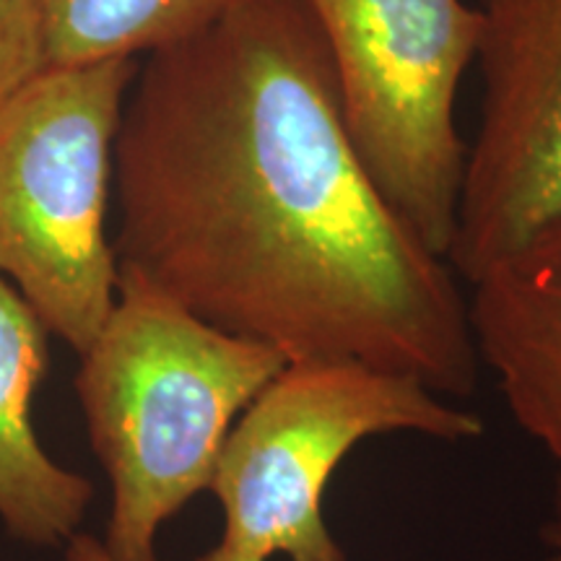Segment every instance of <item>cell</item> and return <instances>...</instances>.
Returning <instances> with one entry per match:
<instances>
[{"mask_svg": "<svg viewBox=\"0 0 561 561\" xmlns=\"http://www.w3.org/2000/svg\"><path fill=\"white\" fill-rule=\"evenodd\" d=\"M138 66H47L0 107V276L79 356L117 299L107 208Z\"/></svg>", "mask_w": 561, "mask_h": 561, "instance_id": "obj_3", "label": "cell"}, {"mask_svg": "<svg viewBox=\"0 0 561 561\" xmlns=\"http://www.w3.org/2000/svg\"><path fill=\"white\" fill-rule=\"evenodd\" d=\"M250 3L255 0H37L45 62L149 58Z\"/></svg>", "mask_w": 561, "mask_h": 561, "instance_id": "obj_9", "label": "cell"}, {"mask_svg": "<svg viewBox=\"0 0 561 561\" xmlns=\"http://www.w3.org/2000/svg\"><path fill=\"white\" fill-rule=\"evenodd\" d=\"M193 561H261V559L248 557V553H237V551L227 549V546L216 543L214 549L206 551V553H201V557L193 559Z\"/></svg>", "mask_w": 561, "mask_h": 561, "instance_id": "obj_13", "label": "cell"}, {"mask_svg": "<svg viewBox=\"0 0 561 561\" xmlns=\"http://www.w3.org/2000/svg\"><path fill=\"white\" fill-rule=\"evenodd\" d=\"M541 541L546 549V561H561V473H557L551 491L549 515L541 528Z\"/></svg>", "mask_w": 561, "mask_h": 561, "instance_id": "obj_11", "label": "cell"}, {"mask_svg": "<svg viewBox=\"0 0 561 561\" xmlns=\"http://www.w3.org/2000/svg\"><path fill=\"white\" fill-rule=\"evenodd\" d=\"M121 276L286 362L468 396V305L377 191L301 0H255L138 66L115 144Z\"/></svg>", "mask_w": 561, "mask_h": 561, "instance_id": "obj_1", "label": "cell"}, {"mask_svg": "<svg viewBox=\"0 0 561 561\" xmlns=\"http://www.w3.org/2000/svg\"><path fill=\"white\" fill-rule=\"evenodd\" d=\"M385 434L468 442L483 421L416 377L348 359L289 362L224 442L208 486L224 512L219 543L261 561H348L325 523V489L356 445Z\"/></svg>", "mask_w": 561, "mask_h": 561, "instance_id": "obj_4", "label": "cell"}, {"mask_svg": "<svg viewBox=\"0 0 561 561\" xmlns=\"http://www.w3.org/2000/svg\"><path fill=\"white\" fill-rule=\"evenodd\" d=\"M47 328L0 276V525L19 543L62 549L94 502V483L42 447L32 398L47 375Z\"/></svg>", "mask_w": 561, "mask_h": 561, "instance_id": "obj_8", "label": "cell"}, {"mask_svg": "<svg viewBox=\"0 0 561 561\" xmlns=\"http://www.w3.org/2000/svg\"><path fill=\"white\" fill-rule=\"evenodd\" d=\"M286 364L151 286L117 278L115 307L73 382L112 491L100 538L112 561H159V530L208 491L231 426Z\"/></svg>", "mask_w": 561, "mask_h": 561, "instance_id": "obj_2", "label": "cell"}, {"mask_svg": "<svg viewBox=\"0 0 561 561\" xmlns=\"http://www.w3.org/2000/svg\"><path fill=\"white\" fill-rule=\"evenodd\" d=\"M42 68L47 62L37 0H0V107Z\"/></svg>", "mask_w": 561, "mask_h": 561, "instance_id": "obj_10", "label": "cell"}, {"mask_svg": "<svg viewBox=\"0 0 561 561\" xmlns=\"http://www.w3.org/2000/svg\"><path fill=\"white\" fill-rule=\"evenodd\" d=\"M481 121L447 263L471 284L561 214V0H479Z\"/></svg>", "mask_w": 561, "mask_h": 561, "instance_id": "obj_6", "label": "cell"}, {"mask_svg": "<svg viewBox=\"0 0 561 561\" xmlns=\"http://www.w3.org/2000/svg\"><path fill=\"white\" fill-rule=\"evenodd\" d=\"M301 3L325 45L343 121L377 191L413 234L447 261L466 161L455 102L479 50V5Z\"/></svg>", "mask_w": 561, "mask_h": 561, "instance_id": "obj_5", "label": "cell"}, {"mask_svg": "<svg viewBox=\"0 0 561 561\" xmlns=\"http://www.w3.org/2000/svg\"><path fill=\"white\" fill-rule=\"evenodd\" d=\"M62 549H66V561H112L100 538L91 533H76Z\"/></svg>", "mask_w": 561, "mask_h": 561, "instance_id": "obj_12", "label": "cell"}, {"mask_svg": "<svg viewBox=\"0 0 561 561\" xmlns=\"http://www.w3.org/2000/svg\"><path fill=\"white\" fill-rule=\"evenodd\" d=\"M468 328L515 424L561 473V214L471 280Z\"/></svg>", "mask_w": 561, "mask_h": 561, "instance_id": "obj_7", "label": "cell"}]
</instances>
